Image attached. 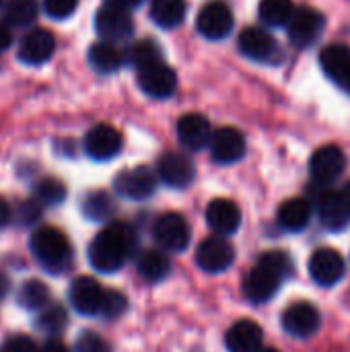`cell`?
Listing matches in <instances>:
<instances>
[{
  "instance_id": "1",
  "label": "cell",
  "mask_w": 350,
  "mask_h": 352,
  "mask_svg": "<svg viewBox=\"0 0 350 352\" xmlns=\"http://www.w3.org/2000/svg\"><path fill=\"white\" fill-rule=\"evenodd\" d=\"M138 248V237L132 225L111 221L89 245V264L103 274L118 272Z\"/></svg>"
},
{
  "instance_id": "2",
  "label": "cell",
  "mask_w": 350,
  "mask_h": 352,
  "mask_svg": "<svg viewBox=\"0 0 350 352\" xmlns=\"http://www.w3.org/2000/svg\"><path fill=\"white\" fill-rule=\"evenodd\" d=\"M29 248L33 258L50 272H64L72 262V248L68 237L54 227L37 229L31 235Z\"/></svg>"
},
{
  "instance_id": "3",
  "label": "cell",
  "mask_w": 350,
  "mask_h": 352,
  "mask_svg": "<svg viewBox=\"0 0 350 352\" xmlns=\"http://www.w3.org/2000/svg\"><path fill=\"white\" fill-rule=\"evenodd\" d=\"M318 190L311 192V206H316L326 229L342 231L350 225V208L340 190H332L328 186L316 184Z\"/></svg>"
},
{
  "instance_id": "4",
  "label": "cell",
  "mask_w": 350,
  "mask_h": 352,
  "mask_svg": "<svg viewBox=\"0 0 350 352\" xmlns=\"http://www.w3.org/2000/svg\"><path fill=\"white\" fill-rule=\"evenodd\" d=\"M153 237L159 243V248L167 254H179L188 250L190 239H192V229L190 223L177 214V212H167L161 214L155 225H153Z\"/></svg>"
},
{
  "instance_id": "5",
  "label": "cell",
  "mask_w": 350,
  "mask_h": 352,
  "mask_svg": "<svg viewBox=\"0 0 350 352\" xmlns=\"http://www.w3.org/2000/svg\"><path fill=\"white\" fill-rule=\"evenodd\" d=\"M324 27H326V19L320 10H316L311 6H301L291 16L289 25H287V33L295 47L307 50L322 37Z\"/></svg>"
},
{
  "instance_id": "6",
  "label": "cell",
  "mask_w": 350,
  "mask_h": 352,
  "mask_svg": "<svg viewBox=\"0 0 350 352\" xmlns=\"http://www.w3.org/2000/svg\"><path fill=\"white\" fill-rule=\"evenodd\" d=\"M95 31L101 37V41L120 43L132 37L134 33V21L126 8L105 4L95 14Z\"/></svg>"
},
{
  "instance_id": "7",
  "label": "cell",
  "mask_w": 350,
  "mask_h": 352,
  "mask_svg": "<svg viewBox=\"0 0 350 352\" xmlns=\"http://www.w3.org/2000/svg\"><path fill=\"white\" fill-rule=\"evenodd\" d=\"M235 262V248L223 235L206 237L196 252V264L208 274H221Z\"/></svg>"
},
{
  "instance_id": "8",
  "label": "cell",
  "mask_w": 350,
  "mask_h": 352,
  "mask_svg": "<svg viewBox=\"0 0 350 352\" xmlns=\"http://www.w3.org/2000/svg\"><path fill=\"white\" fill-rule=\"evenodd\" d=\"M344 169H347V155L336 144L320 146L309 159V173L314 182L320 186H330L344 173Z\"/></svg>"
},
{
  "instance_id": "9",
  "label": "cell",
  "mask_w": 350,
  "mask_h": 352,
  "mask_svg": "<svg viewBox=\"0 0 350 352\" xmlns=\"http://www.w3.org/2000/svg\"><path fill=\"white\" fill-rule=\"evenodd\" d=\"M281 324L285 328V332L293 338H311L318 334L320 330V324H322V318H320V311L307 303V301H297V303H291L283 316H281Z\"/></svg>"
},
{
  "instance_id": "10",
  "label": "cell",
  "mask_w": 350,
  "mask_h": 352,
  "mask_svg": "<svg viewBox=\"0 0 350 352\" xmlns=\"http://www.w3.org/2000/svg\"><path fill=\"white\" fill-rule=\"evenodd\" d=\"M233 25H235L233 12L229 4L221 0H212L204 4L196 19V27L200 35H204L206 39H225L233 31Z\"/></svg>"
},
{
  "instance_id": "11",
  "label": "cell",
  "mask_w": 350,
  "mask_h": 352,
  "mask_svg": "<svg viewBox=\"0 0 350 352\" xmlns=\"http://www.w3.org/2000/svg\"><path fill=\"white\" fill-rule=\"evenodd\" d=\"M344 272H347V262L332 248L316 250L311 254V258H309V276L320 287H334V285H338L342 280Z\"/></svg>"
},
{
  "instance_id": "12",
  "label": "cell",
  "mask_w": 350,
  "mask_h": 352,
  "mask_svg": "<svg viewBox=\"0 0 350 352\" xmlns=\"http://www.w3.org/2000/svg\"><path fill=\"white\" fill-rule=\"evenodd\" d=\"M113 188L122 198L128 200H146L157 190V173L149 167L124 169L113 179Z\"/></svg>"
},
{
  "instance_id": "13",
  "label": "cell",
  "mask_w": 350,
  "mask_h": 352,
  "mask_svg": "<svg viewBox=\"0 0 350 352\" xmlns=\"http://www.w3.org/2000/svg\"><path fill=\"white\" fill-rule=\"evenodd\" d=\"M56 52V37L50 29L43 27H35L31 31H27L19 43V60L29 64V66H39L45 64Z\"/></svg>"
},
{
  "instance_id": "14",
  "label": "cell",
  "mask_w": 350,
  "mask_h": 352,
  "mask_svg": "<svg viewBox=\"0 0 350 352\" xmlns=\"http://www.w3.org/2000/svg\"><path fill=\"white\" fill-rule=\"evenodd\" d=\"M138 87L153 99H167L177 89V74L165 62L138 70Z\"/></svg>"
},
{
  "instance_id": "15",
  "label": "cell",
  "mask_w": 350,
  "mask_h": 352,
  "mask_svg": "<svg viewBox=\"0 0 350 352\" xmlns=\"http://www.w3.org/2000/svg\"><path fill=\"white\" fill-rule=\"evenodd\" d=\"M122 134L109 124L93 126L85 136V151L95 161H109L122 151Z\"/></svg>"
},
{
  "instance_id": "16",
  "label": "cell",
  "mask_w": 350,
  "mask_h": 352,
  "mask_svg": "<svg viewBox=\"0 0 350 352\" xmlns=\"http://www.w3.org/2000/svg\"><path fill=\"white\" fill-rule=\"evenodd\" d=\"M68 297H70L72 307L80 316H99L103 297H105V289L91 276H78L70 285Z\"/></svg>"
},
{
  "instance_id": "17",
  "label": "cell",
  "mask_w": 350,
  "mask_h": 352,
  "mask_svg": "<svg viewBox=\"0 0 350 352\" xmlns=\"http://www.w3.org/2000/svg\"><path fill=\"white\" fill-rule=\"evenodd\" d=\"M239 50L243 56L256 62H272L274 56L278 54L276 39L272 37L270 31L262 27H245L239 33Z\"/></svg>"
},
{
  "instance_id": "18",
  "label": "cell",
  "mask_w": 350,
  "mask_h": 352,
  "mask_svg": "<svg viewBox=\"0 0 350 352\" xmlns=\"http://www.w3.org/2000/svg\"><path fill=\"white\" fill-rule=\"evenodd\" d=\"M157 175L163 184H167L169 188L182 190L188 188L194 177H196V167L194 163L179 153H167L159 159L157 165Z\"/></svg>"
},
{
  "instance_id": "19",
  "label": "cell",
  "mask_w": 350,
  "mask_h": 352,
  "mask_svg": "<svg viewBox=\"0 0 350 352\" xmlns=\"http://www.w3.org/2000/svg\"><path fill=\"white\" fill-rule=\"evenodd\" d=\"M245 148H248L245 136L233 126H223L212 134L210 153L217 163H223V165L235 163L245 155Z\"/></svg>"
},
{
  "instance_id": "20",
  "label": "cell",
  "mask_w": 350,
  "mask_h": 352,
  "mask_svg": "<svg viewBox=\"0 0 350 352\" xmlns=\"http://www.w3.org/2000/svg\"><path fill=\"white\" fill-rule=\"evenodd\" d=\"M283 280L285 278H281L276 272L268 270L266 266L256 264V268L250 270V274L243 280V295H245L248 301H252L256 305L266 303L276 295Z\"/></svg>"
},
{
  "instance_id": "21",
  "label": "cell",
  "mask_w": 350,
  "mask_h": 352,
  "mask_svg": "<svg viewBox=\"0 0 350 352\" xmlns=\"http://www.w3.org/2000/svg\"><path fill=\"white\" fill-rule=\"evenodd\" d=\"M212 134L210 122L202 113H186L177 122V138L188 151H202L210 146Z\"/></svg>"
},
{
  "instance_id": "22",
  "label": "cell",
  "mask_w": 350,
  "mask_h": 352,
  "mask_svg": "<svg viewBox=\"0 0 350 352\" xmlns=\"http://www.w3.org/2000/svg\"><path fill=\"white\" fill-rule=\"evenodd\" d=\"M206 223L215 231V235L229 237L241 225V210L233 200L217 198L206 208Z\"/></svg>"
},
{
  "instance_id": "23",
  "label": "cell",
  "mask_w": 350,
  "mask_h": 352,
  "mask_svg": "<svg viewBox=\"0 0 350 352\" xmlns=\"http://www.w3.org/2000/svg\"><path fill=\"white\" fill-rule=\"evenodd\" d=\"M262 342H264V332L252 320L235 322L225 336V344L229 352H258L260 349H264Z\"/></svg>"
},
{
  "instance_id": "24",
  "label": "cell",
  "mask_w": 350,
  "mask_h": 352,
  "mask_svg": "<svg viewBox=\"0 0 350 352\" xmlns=\"http://www.w3.org/2000/svg\"><path fill=\"white\" fill-rule=\"evenodd\" d=\"M311 214H314V206H311L309 200H305V198H291V200L281 204L276 221H278V225L285 231L297 233V231H303L309 225Z\"/></svg>"
},
{
  "instance_id": "25",
  "label": "cell",
  "mask_w": 350,
  "mask_h": 352,
  "mask_svg": "<svg viewBox=\"0 0 350 352\" xmlns=\"http://www.w3.org/2000/svg\"><path fill=\"white\" fill-rule=\"evenodd\" d=\"M126 62V54L109 41H97L89 47V64L101 74H113Z\"/></svg>"
},
{
  "instance_id": "26",
  "label": "cell",
  "mask_w": 350,
  "mask_h": 352,
  "mask_svg": "<svg viewBox=\"0 0 350 352\" xmlns=\"http://www.w3.org/2000/svg\"><path fill=\"white\" fill-rule=\"evenodd\" d=\"M320 64L326 76L340 85L350 70V47L344 43L326 45L320 54Z\"/></svg>"
},
{
  "instance_id": "27",
  "label": "cell",
  "mask_w": 350,
  "mask_h": 352,
  "mask_svg": "<svg viewBox=\"0 0 350 352\" xmlns=\"http://www.w3.org/2000/svg\"><path fill=\"white\" fill-rule=\"evenodd\" d=\"M136 270L146 283H161L171 272V262L163 250H146L136 260Z\"/></svg>"
},
{
  "instance_id": "28",
  "label": "cell",
  "mask_w": 350,
  "mask_h": 352,
  "mask_svg": "<svg viewBox=\"0 0 350 352\" xmlns=\"http://www.w3.org/2000/svg\"><path fill=\"white\" fill-rule=\"evenodd\" d=\"M186 0H153L151 19L163 29H175L186 19Z\"/></svg>"
},
{
  "instance_id": "29",
  "label": "cell",
  "mask_w": 350,
  "mask_h": 352,
  "mask_svg": "<svg viewBox=\"0 0 350 352\" xmlns=\"http://www.w3.org/2000/svg\"><path fill=\"white\" fill-rule=\"evenodd\" d=\"M126 62L130 66H134L136 70H142V68H149L153 64H159V62H163L161 45L155 39H138V41H134L128 47Z\"/></svg>"
},
{
  "instance_id": "30",
  "label": "cell",
  "mask_w": 350,
  "mask_h": 352,
  "mask_svg": "<svg viewBox=\"0 0 350 352\" xmlns=\"http://www.w3.org/2000/svg\"><path fill=\"white\" fill-rule=\"evenodd\" d=\"M39 2L37 0H6L4 2V23L12 29L31 25L37 19Z\"/></svg>"
},
{
  "instance_id": "31",
  "label": "cell",
  "mask_w": 350,
  "mask_h": 352,
  "mask_svg": "<svg viewBox=\"0 0 350 352\" xmlns=\"http://www.w3.org/2000/svg\"><path fill=\"white\" fill-rule=\"evenodd\" d=\"M116 212V202L113 198L103 192V190H95V192H89L85 198H83V214L89 219V221H109Z\"/></svg>"
},
{
  "instance_id": "32",
  "label": "cell",
  "mask_w": 350,
  "mask_h": 352,
  "mask_svg": "<svg viewBox=\"0 0 350 352\" xmlns=\"http://www.w3.org/2000/svg\"><path fill=\"white\" fill-rule=\"evenodd\" d=\"M293 0H260V19L268 27H287L291 16L295 14Z\"/></svg>"
},
{
  "instance_id": "33",
  "label": "cell",
  "mask_w": 350,
  "mask_h": 352,
  "mask_svg": "<svg viewBox=\"0 0 350 352\" xmlns=\"http://www.w3.org/2000/svg\"><path fill=\"white\" fill-rule=\"evenodd\" d=\"M19 305L29 311H41L50 305V289L41 280H27L19 289Z\"/></svg>"
},
{
  "instance_id": "34",
  "label": "cell",
  "mask_w": 350,
  "mask_h": 352,
  "mask_svg": "<svg viewBox=\"0 0 350 352\" xmlns=\"http://www.w3.org/2000/svg\"><path fill=\"white\" fill-rule=\"evenodd\" d=\"M33 198L41 206H58L66 198V188L60 179L56 177H43L35 184L33 188Z\"/></svg>"
},
{
  "instance_id": "35",
  "label": "cell",
  "mask_w": 350,
  "mask_h": 352,
  "mask_svg": "<svg viewBox=\"0 0 350 352\" xmlns=\"http://www.w3.org/2000/svg\"><path fill=\"white\" fill-rule=\"evenodd\" d=\"M66 322H68V316H66V309L62 305H54L50 303L47 307L41 309L35 326L37 330L45 332V334H60L64 328H66Z\"/></svg>"
},
{
  "instance_id": "36",
  "label": "cell",
  "mask_w": 350,
  "mask_h": 352,
  "mask_svg": "<svg viewBox=\"0 0 350 352\" xmlns=\"http://www.w3.org/2000/svg\"><path fill=\"white\" fill-rule=\"evenodd\" d=\"M260 266H266L268 270L276 272L281 278H289L293 274V260L285 252H266L258 260Z\"/></svg>"
},
{
  "instance_id": "37",
  "label": "cell",
  "mask_w": 350,
  "mask_h": 352,
  "mask_svg": "<svg viewBox=\"0 0 350 352\" xmlns=\"http://www.w3.org/2000/svg\"><path fill=\"white\" fill-rule=\"evenodd\" d=\"M128 309V299L126 295H122L120 291H105V297H103V305H101V311L99 316L103 320H120Z\"/></svg>"
},
{
  "instance_id": "38",
  "label": "cell",
  "mask_w": 350,
  "mask_h": 352,
  "mask_svg": "<svg viewBox=\"0 0 350 352\" xmlns=\"http://www.w3.org/2000/svg\"><path fill=\"white\" fill-rule=\"evenodd\" d=\"M74 351L76 352H111L109 342L99 336L97 332H83L78 338H76V344H74Z\"/></svg>"
},
{
  "instance_id": "39",
  "label": "cell",
  "mask_w": 350,
  "mask_h": 352,
  "mask_svg": "<svg viewBox=\"0 0 350 352\" xmlns=\"http://www.w3.org/2000/svg\"><path fill=\"white\" fill-rule=\"evenodd\" d=\"M78 6V0H43V10L52 19H68Z\"/></svg>"
},
{
  "instance_id": "40",
  "label": "cell",
  "mask_w": 350,
  "mask_h": 352,
  "mask_svg": "<svg viewBox=\"0 0 350 352\" xmlns=\"http://www.w3.org/2000/svg\"><path fill=\"white\" fill-rule=\"evenodd\" d=\"M41 204L33 198V200H25V202H21L19 204V208H17V221H19V225H33V223H37L39 221V217H41Z\"/></svg>"
},
{
  "instance_id": "41",
  "label": "cell",
  "mask_w": 350,
  "mask_h": 352,
  "mask_svg": "<svg viewBox=\"0 0 350 352\" xmlns=\"http://www.w3.org/2000/svg\"><path fill=\"white\" fill-rule=\"evenodd\" d=\"M0 352H39V349L27 336H10Z\"/></svg>"
},
{
  "instance_id": "42",
  "label": "cell",
  "mask_w": 350,
  "mask_h": 352,
  "mask_svg": "<svg viewBox=\"0 0 350 352\" xmlns=\"http://www.w3.org/2000/svg\"><path fill=\"white\" fill-rule=\"evenodd\" d=\"M10 29H12L10 25L0 21V54L6 52L10 47V43H12V31Z\"/></svg>"
},
{
  "instance_id": "43",
  "label": "cell",
  "mask_w": 350,
  "mask_h": 352,
  "mask_svg": "<svg viewBox=\"0 0 350 352\" xmlns=\"http://www.w3.org/2000/svg\"><path fill=\"white\" fill-rule=\"evenodd\" d=\"M39 352H70L68 351V346L64 344V342H60V340H56V338H52V340H47Z\"/></svg>"
},
{
  "instance_id": "44",
  "label": "cell",
  "mask_w": 350,
  "mask_h": 352,
  "mask_svg": "<svg viewBox=\"0 0 350 352\" xmlns=\"http://www.w3.org/2000/svg\"><path fill=\"white\" fill-rule=\"evenodd\" d=\"M10 219H12V210H10V206L6 204V200L0 198V229H4V227L10 223Z\"/></svg>"
},
{
  "instance_id": "45",
  "label": "cell",
  "mask_w": 350,
  "mask_h": 352,
  "mask_svg": "<svg viewBox=\"0 0 350 352\" xmlns=\"http://www.w3.org/2000/svg\"><path fill=\"white\" fill-rule=\"evenodd\" d=\"M107 4H111V6H120V8H126V10H130V8H134V6L142 4V0H107Z\"/></svg>"
},
{
  "instance_id": "46",
  "label": "cell",
  "mask_w": 350,
  "mask_h": 352,
  "mask_svg": "<svg viewBox=\"0 0 350 352\" xmlns=\"http://www.w3.org/2000/svg\"><path fill=\"white\" fill-rule=\"evenodd\" d=\"M8 289H10V283H8L6 274H2V272H0V299H4V297H6Z\"/></svg>"
},
{
  "instance_id": "47",
  "label": "cell",
  "mask_w": 350,
  "mask_h": 352,
  "mask_svg": "<svg viewBox=\"0 0 350 352\" xmlns=\"http://www.w3.org/2000/svg\"><path fill=\"white\" fill-rule=\"evenodd\" d=\"M340 192H342V196H344V200H347V204H349L350 208V182L344 184V188H340Z\"/></svg>"
},
{
  "instance_id": "48",
  "label": "cell",
  "mask_w": 350,
  "mask_h": 352,
  "mask_svg": "<svg viewBox=\"0 0 350 352\" xmlns=\"http://www.w3.org/2000/svg\"><path fill=\"white\" fill-rule=\"evenodd\" d=\"M340 87H342V89H344L347 93H350V70H349V74L344 76V80L340 82Z\"/></svg>"
},
{
  "instance_id": "49",
  "label": "cell",
  "mask_w": 350,
  "mask_h": 352,
  "mask_svg": "<svg viewBox=\"0 0 350 352\" xmlns=\"http://www.w3.org/2000/svg\"><path fill=\"white\" fill-rule=\"evenodd\" d=\"M258 352H278V351H276V349H260Z\"/></svg>"
},
{
  "instance_id": "50",
  "label": "cell",
  "mask_w": 350,
  "mask_h": 352,
  "mask_svg": "<svg viewBox=\"0 0 350 352\" xmlns=\"http://www.w3.org/2000/svg\"><path fill=\"white\" fill-rule=\"evenodd\" d=\"M0 8H2V0H0Z\"/></svg>"
}]
</instances>
